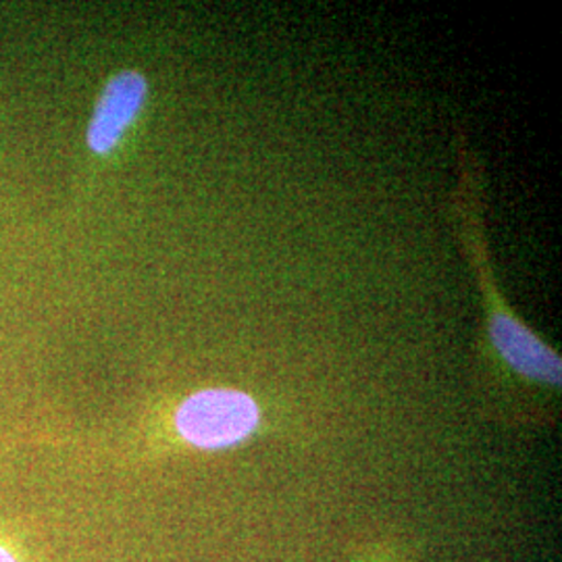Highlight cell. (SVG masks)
Segmentation results:
<instances>
[{"instance_id":"obj_3","label":"cell","mask_w":562,"mask_h":562,"mask_svg":"<svg viewBox=\"0 0 562 562\" xmlns=\"http://www.w3.org/2000/svg\"><path fill=\"white\" fill-rule=\"evenodd\" d=\"M490 336L496 350L503 355L517 373L536 382L561 383V359L540 338H536L525 325L498 311L490 319Z\"/></svg>"},{"instance_id":"obj_1","label":"cell","mask_w":562,"mask_h":562,"mask_svg":"<svg viewBox=\"0 0 562 562\" xmlns=\"http://www.w3.org/2000/svg\"><path fill=\"white\" fill-rule=\"evenodd\" d=\"M259 425V406L238 390H204L181 402L176 427L196 448L217 450L246 440Z\"/></svg>"},{"instance_id":"obj_2","label":"cell","mask_w":562,"mask_h":562,"mask_svg":"<svg viewBox=\"0 0 562 562\" xmlns=\"http://www.w3.org/2000/svg\"><path fill=\"white\" fill-rule=\"evenodd\" d=\"M148 86L140 74L123 71L111 78L102 90L97 111L88 127V146L97 155H106L120 144L146 101Z\"/></svg>"},{"instance_id":"obj_4","label":"cell","mask_w":562,"mask_h":562,"mask_svg":"<svg viewBox=\"0 0 562 562\" xmlns=\"http://www.w3.org/2000/svg\"><path fill=\"white\" fill-rule=\"evenodd\" d=\"M0 562H18V559L4 546H0Z\"/></svg>"}]
</instances>
